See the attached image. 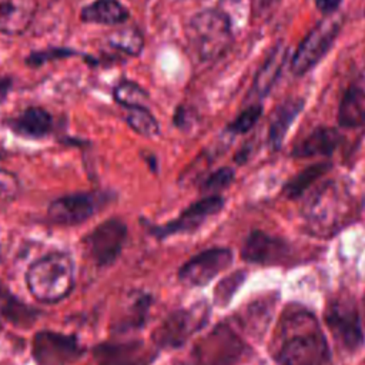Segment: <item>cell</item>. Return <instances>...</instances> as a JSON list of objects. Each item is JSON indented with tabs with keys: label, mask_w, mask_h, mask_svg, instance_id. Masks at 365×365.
Returning <instances> with one entry per match:
<instances>
[{
	"label": "cell",
	"mask_w": 365,
	"mask_h": 365,
	"mask_svg": "<svg viewBox=\"0 0 365 365\" xmlns=\"http://www.w3.org/2000/svg\"><path fill=\"white\" fill-rule=\"evenodd\" d=\"M287 56H288V50L285 48V46L282 43L277 44V47L272 48V51L269 53L264 66L257 73L252 84V90L259 98L264 97L275 84L281 73V68L287 60Z\"/></svg>",
	"instance_id": "obj_16"
},
{
	"label": "cell",
	"mask_w": 365,
	"mask_h": 365,
	"mask_svg": "<svg viewBox=\"0 0 365 365\" xmlns=\"http://www.w3.org/2000/svg\"><path fill=\"white\" fill-rule=\"evenodd\" d=\"M33 321V311L17 301L1 284H0V327L4 322L24 324Z\"/></svg>",
	"instance_id": "obj_20"
},
{
	"label": "cell",
	"mask_w": 365,
	"mask_h": 365,
	"mask_svg": "<svg viewBox=\"0 0 365 365\" xmlns=\"http://www.w3.org/2000/svg\"><path fill=\"white\" fill-rule=\"evenodd\" d=\"M74 284V265L68 254L53 252L36 261L27 271V287L41 302H57Z\"/></svg>",
	"instance_id": "obj_2"
},
{
	"label": "cell",
	"mask_w": 365,
	"mask_h": 365,
	"mask_svg": "<svg viewBox=\"0 0 365 365\" xmlns=\"http://www.w3.org/2000/svg\"><path fill=\"white\" fill-rule=\"evenodd\" d=\"M341 17L329 14L304 37L291 60V70L295 76H304L325 56L341 29Z\"/></svg>",
	"instance_id": "obj_5"
},
{
	"label": "cell",
	"mask_w": 365,
	"mask_h": 365,
	"mask_svg": "<svg viewBox=\"0 0 365 365\" xmlns=\"http://www.w3.org/2000/svg\"><path fill=\"white\" fill-rule=\"evenodd\" d=\"M0 259H1V245H0Z\"/></svg>",
	"instance_id": "obj_30"
},
{
	"label": "cell",
	"mask_w": 365,
	"mask_h": 365,
	"mask_svg": "<svg viewBox=\"0 0 365 365\" xmlns=\"http://www.w3.org/2000/svg\"><path fill=\"white\" fill-rule=\"evenodd\" d=\"M107 43L128 56H138L144 47V37L134 27H121L107 36Z\"/></svg>",
	"instance_id": "obj_22"
},
{
	"label": "cell",
	"mask_w": 365,
	"mask_h": 365,
	"mask_svg": "<svg viewBox=\"0 0 365 365\" xmlns=\"http://www.w3.org/2000/svg\"><path fill=\"white\" fill-rule=\"evenodd\" d=\"M130 16L127 7L118 0H94L80 10V20L83 23L118 26Z\"/></svg>",
	"instance_id": "obj_14"
},
{
	"label": "cell",
	"mask_w": 365,
	"mask_h": 365,
	"mask_svg": "<svg viewBox=\"0 0 365 365\" xmlns=\"http://www.w3.org/2000/svg\"><path fill=\"white\" fill-rule=\"evenodd\" d=\"M351 86H354L365 97V67H364V70L359 73V76L356 77V80Z\"/></svg>",
	"instance_id": "obj_29"
},
{
	"label": "cell",
	"mask_w": 365,
	"mask_h": 365,
	"mask_svg": "<svg viewBox=\"0 0 365 365\" xmlns=\"http://www.w3.org/2000/svg\"><path fill=\"white\" fill-rule=\"evenodd\" d=\"M222 205L224 198H221L220 195H211L204 200H200L191 204L187 210H184L177 220L168 222L164 227L157 228L155 234L160 237H165L175 232L191 231L197 228L200 224H202L208 217L217 214L222 208Z\"/></svg>",
	"instance_id": "obj_11"
},
{
	"label": "cell",
	"mask_w": 365,
	"mask_h": 365,
	"mask_svg": "<svg viewBox=\"0 0 365 365\" xmlns=\"http://www.w3.org/2000/svg\"><path fill=\"white\" fill-rule=\"evenodd\" d=\"M33 355L40 365H66L80 355V346L73 336L44 331L34 338Z\"/></svg>",
	"instance_id": "obj_8"
},
{
	"label": "cell",
	"mask_w": 365,
	"mask_h": 365,
	"mask_svg": "<svg viewBox=\"0 0 365 365\" xmlns=\"http://www.w3.org/2000/svg\"><path fill=\"white\" fill-rule=\"evenodd\" d=\"M351 210L348 190L335 181H328L309 195L304 214L312 230L328 232L339 228L348 220Z\"/></svg>",
	"instance_id": "obj_4"
},
{
	"label": "cell",
	"mask_w": 365,
	"mask_h": 365,
	"mask_svg": "<svg viewBox=\"0 0 365 365\" xmlns=\"http://www.w3.org/2000/svg\"><path fill=\"white\" fill-rule=\"evenodd\" d=\"M338 120L344 127H359L365 124V97L354 86L348 87L341 100Z\"/></svg>",
	"instance_id": "obj_18"
},
{
	"label": "cell",
	"mask_w": 365,
	"mask_h": 365,
	"mask_svg": "<svg viewBox=\"0 0 365 365\" xmlns=\"http://www.w3.org/2000/svg\"><path fill=\"white\" fill-rule=\"evenodd\" d=\"M230 262L231 252L228 250H207L181 268L180 278L190 285H204L218 272L227 268Z\"/></svg>",
	"instance_id": "obj_10"
},
{
	"label": "cell",
	"mask_w": 365,
	"mask_h": 365,
	"mask_svg": "<svg viewBox=\"0 0 365 365\" xmlns=\"http://www.w3.org/2000/svg\"><path fill=\"white\" fill-rule=\"evenodd\" d=\"M20 181L11 171L0 168V200H14L20 194Z\"/></svg>",
	"instance_id": "obj_26"
},
{
	"label": "cell",
	"mask_w": 365,
	"mask_h": 365,
	"mask_svg": "<svg viewBox=\"0 0 365 365\" xmlns=\"http://www.w3.org/2000/svg\"><path fill=\"white\" fill-rule=\"evenodd\" d=\"M328 328L334 338L346 349H355L362 342L359 318L354 302L349 298L335 299L325 314Z\"/></svg>",
	"instance_id": "obj_7"
},
{
	"label": "cell",
	"mask_w": 365,
	"mask_h": 365,
	"mask_svg": "<svg viewBox=\"0 0 365 365\" xmlns=\"http://www.w3.org/2000/svg\"><path fill=\"white\" fill-rule=\"evenodd\" d=\"M364 315H365V302H364Z\"/></svg>",
	"instance_id": "obj_31"
},
{
	"label": "cell",
	"mask_w": 365,
	"mask_h": 365,
	"mask_svg": "<svg viewBox=\"0 0 365 365\" xmlns=\"http://www.w3.org/2000/svg\"><path fill=\"white\" fill-rule=\"evenodd\" d=\"M262 114V108L259 104H254L251 107H248L247 110H244L228 127L230 131L235 133V134H242L247 133L248 130H251L257 121L259 120Z\"/></svg>",
	"instance_id": "obj_25"
},
{
	"label": "cell",
	"mask_w": 365,
	"mask_h": 365,
	"mask_svg": "<svg viewBox=\"0 0 365 365\" xmlns=\"http://www.w3.org/2000/svg\"><path fill=\"white\" fill-rule=\"evenodd\" d=\"M329 168H331L329 163H319V164H314V165L305 168L298 175H295V178L292 181H289L285 185V194L289 198H298L305 190L309 188L311 184H314L319 177L327 174L329 171Z\"/></svg>",
	"instance_id": "obj_23"
},
{
	"label": "cell",
	"mask_w": 365,
	"mask_h": 365,
	"mask_svg": "<svg viewBox=\"0 0 365 365\" xmlns=\"http://www.w3.org/2000/svg\"><path fill=\"white\" fill-rule=\"evenodd\" d=\"M328 346L315 317L307 311L287 315L278 332L279 365H325Z\"/></svg>",
	"instance_id": "obj_1"
},
{
	"label": "cell",
	"mask_w": 365,
	"mask_h": 365,
	"mask_svg": "<svg viewBox=\"0 0 365 365\" xmlns=\"http://www.w3.org/2000/svg\"><path fill=\"white\" fill-rule=\"evenodd\" d=\"M11 131L27 138H41L53 128L51 114L41 107H29L9 123Z\"/></svg>",
	"instance_id": "obj_13"
},
{
	"label": "cell",
	"mask_w": 365,
	"mask_h": 365,
	"mask_svg": "<svg viewBox=\"0 0 365 365\" xmlns=\"http://www.w3.org/2000/svg\"><path fill=\"white\" fill-rule=\"evenodd\" d=\"M341 134L332 127H319L301 140L295 148V157H317L331 155L339 145Z\"/></svg>",
	"instance_id": "obj_15"
},
{
	"label": "cell",
	"mask_w": 365,
	"mask_h": 365,
	"mask_svg": "<svg viewBox=\"0 0 365 365\" xmlns=\"http://www.w3.org/2000/svg\"><path fill=\"white\" fill-rule=\"evenodd\" d=\"M187 36L201 61H214L220 58L232 43L231 19L220 9L202 10L191 17Z\"/></svg>",
	"instance_id": "obj_3"
},
{
	"label": "cell",
	"mask_w": 365,
	"mask_h": 365,
	"mask_svg": "<svg viewBox=\"0 0 365 365\" xmlns=\"http://www.w3.org/2000/svg\"><path fill=\"white\" fill-rule=\"evenodd\" d=\"M127 238V227L121 220L110 218L97 225L84 238V250L90 259L97 265L114 262L123 250Z\"/></svg>",
	"instance_id": "obj_6"
},
{
	"label": "cell",
	"mask_w": 365,
	"mask_h": 365,
	"mask_svg": "<svg viewBox=\"0 0 365 365\" xmlns=\"http://www.w3.org/2000/svg\"><path fill=\"white\" fill-rule=\"evenodd\" d=\"M97 210L93 194L76 192L53 200L47 208V217L58 225H77L88 220Z\"/></svg>",
	"instance_id": "obj_9"
},
{
	"label": "cell",
	"mask_w": 365,
	"mask_h": 365,
	"mask_svg": "<svg viewBox=\"0 0 365 365\" xmlns=\"http://www.w3.org/2000/svg\"><path fill=\"white\" fill-rule=\"evenodd\" d=\"M232 181H234V171L228 167H224L214 171L210 177H207V180L204 181V188L215 191V190L228 187Z\"/></svg>",
	"instance_id": "obj_27"
},
{
	"label": "cell",
	"mask_w": 365,
	"mask_h": 365,
	"mask_svg": "<svg viewBox=\"0 0 365 365\" xmlns=\"http://www.w3.org/2000/svg\"><path fill=\"white\" fill-rule=\"evenodd\" d=\"M37 0H0V33L20 36L34 20Z\"/></svg>",
	"instance_id": "obj_12"
},
{
	"label": "cell",
	"mask_w": 365,
	"mask_h": 365,
	"mask_svg": "<svg viewBox=\"0 0 365 365\" xmlns=\"http://www.w3.org/2000/svg\"><path fill=\"white\" fill-rule=\"evenodd\" d=\"M342 3V0H315V4H317V9L324 13L325 16H329V14H334L339 4Z\"/></svg>",
	"instance_id": "obj_28"
},
{
	"label": "cell",
	"mask_w": 365,
	"mask_h": 365,
	"mask_svg": "<svg viewBox=\"0 0 365 365\" xmlns=\"http://www.w3.org/2000/svg\"><path fill=\"white\" fill-rule=\"evenodd\" d=\"M113 98L127 110L147 108L150 96L148 93L134 81H120L113 90Z\"/></svg>",
	"instance_id": "obj_21"
},
{
	"label": "cell",
	"mask_w": 365,
	"mask_h": 365,
	"mask_svg": "<svg viewBox=\"0 0 365 365\" xmlns=\"http://www.w3.org/2000/svg\"><path fill=\"white\" fill-rule=\"evenodd\" d=\"M281 251V242L262 232H254L247 240L244 257L250 261H267Z\"/></svg>",
	"instance_id": "obj_19"
},
{
	"label": "cell",
	"mask_w": 365,
	"mask_h": 365,
	"mask_svg": "<svg viewBox=\"0 0 365 365\" xmlns=\"http://www.w3.org/2000/svg\"><path fill=\"white\" fill-rule=\"evenodd\" d=\"M302 106H304V101L301 98H289L277 108L269 125V137H268L269 144L272 145L274 150H278L281 147L289 125L302 110Z\"/></svg>",
	"instance_id": "obj_17"
},
{
	"label": "cell",
	"mask_w": 365,
	"mask_h": 365,
	"mask_svg": "<svg viewBox=\"0 0 365 365\" xmlns=\"http://www.w3.org/2000/svg\"><path fill=\"white\" fill-rule=\"evenodd\" d=\"M125 121L140 135L154 137L160 133V125H158L155 117L147 108L128 110Z\"/></svg>",
	"instance_id": "obj_24"
}]
</instances>
